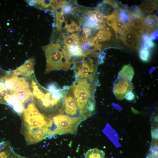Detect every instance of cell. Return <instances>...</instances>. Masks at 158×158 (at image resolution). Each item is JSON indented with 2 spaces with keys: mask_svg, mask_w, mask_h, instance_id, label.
<instances>
[{
  "mask_svg": "<svg viewBox=\"0 0 158 158\" xmlns=\"http://www.w3.org/2000/svg\"><path fill=\"white\" fill-rule=\"evenodd\" d=\"M32 100L45 113H53L61 107L68 87L46 88L40 85L33 73L28 78Z\"/></svg>",
  "mask_w": 158,
  "mask_h": 158,
  "instance_id": "obj_1",
  "label": "cell"
},
{
  "mask_svg": "<svg viewBox=\"0 0 158 158\" xmlns=\"http://www.w3.org/2000/svg\"><path fill=\"white\" fill-rule=\"evenodd\" d=\"M94 83L87 79L76 78L71 86L78 113L86 119L92 116L95 110Z\"/></svg>",
  "mask_w": 158,
  "mask_h": 158,
  "instance_id": "obj_2",
  "label": "cell"
},
{
  "mask_svg": "<svg viewBox=\"0 0 158 158\" xmlns=\"http://www.w3.org/2000/svg\"><path fill=\"white\" fill-rule=\"evenodd\" d=\"M22 114L24 133L31 132L35 133L40 128H49L52 126L51 119L40 113L33 102L27 105Z\"/></svg>",
  "mask_w": 158,
  "mask_h": 158,
  "instance_id": "obj_3",
  "label": "cell"
},
{
  "mask_svg": "<svg viewBox=\"0 0 158 158\" xmlns=\"http://www.w3.org/2000/svg\"><path fill=\"white\" fill-rule=\"evenodd\" d=\"M42 49L46 59V73L55 70L70 69L71 66L68 62L63 48L59 43H51L43 47Z\"/></svg>",
  "mask_w": 158,
  "mask_h": 158,
  "instance_id": "obj_4",
  "label": "cell"
},
{
  "mask_svg": "<svg viewBox=\"0 0 158 158\" xmlns=\"http://www.w3.org/2000/svg\"><path fill=\"white\" fill-rule=\"evenodd\" d=\"M56 128L52 130V135L67 133L75 134L81 122L86 118L81 116H71L59 113L53 117Z\"/></svg>",
  "mask_w": 158,
  "mask_h": 158,
  "instance_id": "obj_5",
  "label": "cell"
},
{
  "mask_svg": "<svg viewBox=\"0 0 158 158\" xmlns=\"http://www.w3.org/2000/svg\"><path fill=\"white\" fill-rule=\"evenodd\" d=\"M72 68L75 73V78H85L95 82L97 66L89 55L75 62Z\"/></svg>",
  "mask_w": 158,
  "mask_h": 158,
  "instance_id": "obj_6",
  "label": "cell"
},
{
  "mask_svg": "<svg viewBox=\"0 0 158 158\" xmlns=\"http://www.w3.org/2000/svg\"><path fill=\"white\" fill-rule=\"evenodd\" d=\"M59 111V113L72 117L76 116L78 113L71 86L66 90L62 104Z\"/></svg>",
  "mask_w": 158,
  "mask_h": 158,
  "instance_id": "obj_7",
  "label": "cell"
},
{
  "mask_svg": "<svg viewBox=\"0 0 158 158\" xmlns=\"http://www.w3.org/2000/svg\"><path fill=\"white\" fill-rule=\"evenodd\" d=\"M120 39L126 46L133 50H139L142 45L140 35L129 26L127 27L126 32Z\"/></svg>",
  "mask_w": 158,
  "mask_h": 158,
  "instance_id": "obj_8",
  "label": "cell"
},
{
  "mask_svg": "<svg viewBox=\"0 0 158 158\" xmlns=\"http://www.w3.org/2000/svg\"><path fill=\"white\" fill-rule=\"evenodd\" d=\"M132 88V85L129 82L120 79L114 84L113 92L118 99L121 100L125 97L126 93L131 91Z\"/></svg>",
  "mask_w": 158,
  "mask_h": 158,
  "instance_id": "obj_9",
  "label": "cell"
},
{
  "mask_svg": "<svg viewBox=\"0 0 158 158\" xmlns=\"http://www.w3.org/2000/svg\"><path fill=\"white\" fill-rule=\"evenodd\" d=\"M35 62V58H31L27 60L21 66L11 71L16 76L22 75L28 78L34 73Z\"/></svg>",
  "mask_w": 158,
  "mask_h": 158,
  "instance_id": "obj_10",
  "label": "cell"
},
{
  "mask_svg": "<svg viewBox=\"0 0 158 158\" xmlns=\"http://www.w3.org/2000/svg\"><path fill=\"white\" fill-rule=\"evenodd\" d=\"M158 21L157 17L154 14H150L144 18L143 28L146 34L149 36L150 33L157 30Z\"/></svg>",
  "mask_w": 158,
  "mask_h": 158,
  "instance_id": "obj_11",
  "label": "cell"
},
{
  "mask_svg": "<svg viewBox=\"0 0 158 158\" xmlns=\"http://www.w3.org/2000/svg\"><path fill=\"white\" fill-rule=\"evenodd\" d=\"M134 73L133 68L130 64H128L122 67L118 73V77L120 79L130 82L133 78Z\"/></svg>",
  "mask_w": 158,
  "mask_h": 158,
  "instance_id": "obj_12",
  "label": "cell"
},
{
  "mask_svg": "<svg viewBox=\"0 0 158 158\" xmlns=\"http://www.w3.org/2000/svg\"><path fill=\"white\" fill-rule=\"evenodd\" d=\"M143 12L149 13H152L157 6V1L145 0L139 6Z\"/></svg>",
  "mask_w": 158,
  "mask_h": 158,
  "instance_id": "obj_13",
  "label": "cell"
},
{
  "mask_svg": "<svg viewBox=\"0 0 158 158\" xmlns=\"http://www.w3.org/2000/svg\"><path fill=\"white\" fill-rule=\"evenodd\" d=\"M87 11V17L84 21V26L91 29H98L99 23L96 18L94 14L90 10Z\"/></svg>",
  "mask_w": 158,
  "mask_h": 158,
  "instance_id": "obj_14",
  "label": "cell"
},
{
  "mask_svg": "<svg viewBox=\"0 0 158 158\" xmlns=\"http://www.w3.org/2000/svg\"><path fill=\"white\" fill-rule=\"evenodd\" d=\"M144 18H136L131 16V20L129 26L135 30H137L138 32L143 34L144 31L143 25Z\"/></svg>",
  "mask_w": 158,
  "mask_h": 158,
  "instance_id": "obj_15",
  "label": "cell"
},
{
  "mask_svg": "<svg viewBox=\"0 0 158 158\" xmlns=\"http://www.w3.org/2000/svg\"><path fill=\"white\" fill-rule=\"evenodd\" d=\"M125 8L120 7L118 10V17L120 20L127 26H129L131 18V16L126 8V6H125Z\"/></svg>",
  "mask_w": 158,
  "mask_h": 158,
  "instance_id": "obj_16",
  "label": "cell"
},
{
  "mask_svg": "<svg viewBox=\"0 0 158 158\" xmlns=\"http://www.w3.org/2000/svg\"><path fill=\"white\" fill-rule=\"evenodd\" d=\"M116 32L122 35L126 32L127 26L124 23L118 18L115 20L111 26Z\"/></svg>",
  "mask_w": 158,
  "mask_h": 158,
  "instance_id": "obj_17",
  "label": "cell"
},
{
  "mask_svg": "<svg viewBox=\"0 0 158 158\" xmlns=\"http://www.w3.org/2000/svg\"><path fill=\"white\" fill-rule=\"evenodd\" d=\"M63 41L65 46L68 47L72 44L77 42L78 43L80 40V38L78 36L75 34L71 35L63 34L62 36Z\"/></svg>",
  "mask_w": 158,
  "mask_h": 158,
  "instance_id": "obj_18",
  "label": "cell"
},
{
  "mask_svg": "<svg viewBox=\"0 0 158 158\" xmlns=\"http://www.w3.org/2000/svg\"><path fill=\"white\" fill-rule=\"evenodd\" d=\"M104 152L102 150L94 148L88 150L85 154V158H104Z\"/></svg>",
  "mask_w": 158,
  "mask_h": 158,
  "instance_id": "obj_19",
  "label": "cell"
},
{
  "mask_svg": "<svg viewBox=\"0 0 158 158\" xmlns=\"http://www.w3.org/2000/svg\"><path fill=\"white\" fill-rule=\"evenodd\" d=\"M141 38L143 43L141 45L144 48L150 49L154 47L155 44L150 36L143 33L141 36Z\"/></svg>",
  "mask_w": 158,
  "mask_h": 158,
  "instance_id": "obj_20",
  "label": "cell"
},
{
  "mask_svg": "<svg viewBox=\"0 0 158 158\" xmlns=\"http://www.w3.org/2000/svg\"><path fill=\"white\" fill-rule=\"evenodd\" d=\"M139 54L141 61L144 62H147L149 61L150 57V49L145 48L141 45L139 51Z\"/></svg>",
  "mask_w": 158,
  "mask_h": 158,
  "instance_id": "obj_21",
  "label": "cell"
},
{
  "mask_svg": "<svg viewBox=\"0 0 158 158\" xmlns=\"http://www.w3.org/2000/svg\"><path fill=\"white\" fill-rule=\"evenodd\" d=\"M126 8L131 16L136 18L144 17L143 12L139 6H132L130 8L127 7Z\"/></svg>",
  "mask_w": 158,
  "mask_h": 158,
  "instance_id": "obj_22",
  "label": "cell"
},
{
  "mask_svg": "<svg viewBox=\"0 0 158 158\" xmlns=\"http://www.w3.org/2000/svg\"><path fill=\"white\" fill-rule=\"evenodd\" d=\"M71 23L68 24L66 23L65 28L67 30L68 32L71 33L77 31H80L81 30L80 28L77 23L73 20H71Z\"/></svg>",
  "mask_w": 158,
  "mask_h": 158,
  "instance_id": "obj_23",
  "label": "cell"
},
{
  "mask_svg": "<svg viewBox=\"0 0 158 158\" xmlns=\"http://www.w3.org/2000/svg\"><path fill=\"white\" fill-rule=\"evenodd\" d=\"M91 12L94 14L95 16L99 23L103 22L104 20V17L103 15L96 10H90Z\"/></svg>",
  "mask_w": 158,
  "mask_h": 158,
  "instance_id": "obj_24",
  "label": "cell"
},
{
  "mask_svg": "<svg viewBox=\"0 0 158 158\" xmlns=\"http://www.w3.org/2000/svg\"><path fill=\"white\" fill-rule=\"evenodd\" d=\"M66 4V0H51V4L56 8V9L59 7H62Z\"/></svg>",
  "mask_w": 158,
  "mask_h": 158,
  "instance_id": "obj_25",
  "label": "cell"
},
{
  "mask_svg": "<svg viewBox=\"0 0 158 158\" xmlns=\"http://www.w3.org/2000/svg\"><path fill=\"white\" fill-rule=\"evenodd\" d=\"M62 8L64 14L71 13L72 6L68 4H66L63 6Z\"/></svg>",
  "mask_w": 158,
  "mask_h": 158,
  "instance_id": "obj_26",
  "label": "cell"
},
{
  "mask_svg": "<svg viewBox=\"0 0 158 158\" xmlns=\"http://www.w3.org/2000/svg\"><path fill=\"white\" fill-rule=\"evenodd\" d=\"M98 33L100 34L102 36L103 41H105L106 40L109 41L112 36V34L110 32H106L104 31L102 33L98 32Z\"/></svg>",
  "mask_w": 158,
  "mask_h": 158,
  "instance_id": "obj_27",
  "label": "cell"
},
{
  "mask_svg": "<svg viewBox=\"0 0 158 158\" xmlns=\"http://www.w3.org/2000/svg\"><path fill=\"white\" fill-rule=\"evenodd\" d=\"M125 98L128 100L132 101L135 99V95L131 91H129L126 93Z\"/></svg>",
  "mask_w": 158,
  "mask_h": 158,
  "instance_id": "obj_28",
  "label": "cell"
},
{
  "mask_svg": "<svg viewBox=\"0 0 158 158\" xmlns=\"http://www.w3.org/2000/svg\"><path fill=\"white\" fill-rule=\"evenodd\" d=\"M83 30L85 37L86 38H88V36L91 34V30L89 28H84L83 29Z\"/></svg>",
  "mask_w": 158,
  "mask_h": 158,
  "instance_id": "obj_29",
  "label": "cell"
},
{
  "mask_svg": "<svg viewBox=\"0 0 158 158\" xmlns=\"http://www.w3.org/2000/svg\"><path fill=\"white\" fill-rule=\"evenodd\" d=\"M45 10L50 11L53 13L56 12V10L55 8L51 4L47 7L45 9Z\"/></svg>",
  "mask_w": 158,
  "mask_h": 158,
  "instance_id": "obj_30",
  "label": "cell"
},
{
  "mask_svg": "<svg viewBox=\"0 0 158 158\" xmlns=\"http://www.w3.org/2000/svg\"><path fill=\"white\" fill-rule=\"evenodd\" d=\"M158 30L152 32L150 35V37L152 39L157 40L158 38Z\"/></svg>",
  "mask_w": 158,
  "mask_h": 158,
  "instance_id": "obj_31",
  "label": "cell"
},
{
  "mask_svg": "<svg viewBox=\"0 0 158 158\" xmlns=\"http://www.w3.org/2000/svg\"><path fill=\"white\" fill-rule=\"evenodd\" d=\"M93 39L95 40L98 42H101L103 41V39L102 36L100 34L97 33L96 36Z\"/></svg>",
  "mask_w": 158,
  "mask_h": 158,
  "instance_id": "obj_32",
  "label": "cell"
},
{
  "mask_svg": "<svg viewBox=\"0 0 158 158\" xmlns=\"http://www.w3.org/2000/svg\"><path fill=\"white\" fill-rule=\"evenodd\" d=\"M92 44L94 46L101 48V45L99 44V42L95 40L92 39L91 41Z\"/></svg>",
  "mask_w": 158,
  "mask_h": 158,
  "instance_id": "obj_33",
  "label": "cell"
},
{
  "mask_svg": "<svg viewBox=\"0 0 158 158\" xmlns=\"http://www.w3.org/2000/svg\"><path fill=\"white\" fill-rule=\"evenodd\" d=\"M8 154L5 151L0 152V158H8Z\"/></svg>",
  "mask_w": 158,
  "mask_h": 158,
  "instance_id": "obj_34",
  "label": "cell"
},
{
  "mask_svg": "<svg viewBox=\"0 0 158 158\" xmlns=\"http://www.w3.org/2000/svg\"><path fill=\"white\" fill-rule=\"evenodd\" d=\"M104 26H102L100 28V30L98 31V32H99L102 33L104 32Z\"/></svg>",
  "mask_w": 158,
  "mask_h": 158,
  "instance_id": "obj_35",
  "label": "cell"
},
{
  "mask_svg": "<svg viewBox=\"0 0 158 158\" xmlns=\"http://www.w3.org/2000/svg\"><path fill=\"white\" fill-rule=\"evenodd\" d=\"M6 74V72L1 73L0 72V78L4 76Z\"/></svg>",
  "mask_w": 158,
  "mask_h": 158,
  "instance_id": "obj_36",
  "label": "cell"
},
{
  "mask_svg": "<svg viewBox=\"0 0 158 158\" xmlns=\"http://www.w3.org/2000/svg\"><path fill=\"white\" fill-rule=\"evenodd\" d=\"M110 29L108 27H106L105 28L104 31L106 32H108L110 31Z\"/></svg>",
  "mask_w": 158,
  "mask_h": 158,
  "instance_id": "obj_37",
  "label": "cell"
}]
</instances>
